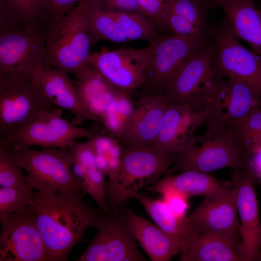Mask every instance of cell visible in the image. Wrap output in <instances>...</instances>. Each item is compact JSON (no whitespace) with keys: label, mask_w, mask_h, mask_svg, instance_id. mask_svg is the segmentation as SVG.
<instances>
[{"label":"cell","mask_w":261,"mask_h":261,"mask_svg":"<svg viewBox=\"0 0 261 261\" xmlns=\"http://www.w3.org/2000/svg\"><path fill=\"white\" fill-rule=\"evenodd\" d=\"M81 193L52 188L33 191L30 205L47 261H67L73 247L84 241L87 229H96L107 217L84 202Z\"/></svg>","instance_id":"1"},{"label":"cell","mask_w":261,"mask_h":261,"mask_svg":"<svg viewBox=\"0 0 261 261\" xmlns=\"http://www.w3.org/2000/svg\"><path fill=\"white\" fill-rule=\"evenodd\" d=\"M44 27V64L76 76L88 66L92 45L83 1L67 14L49 18Z\"/></svg>","instance_id":"2"},{"label":"cell","mask_w":261,"mask_h":261,"mask_svg":"<svg viewBox=\"0 0 261 261\" xmlns=\"http://www.w3.org/2000/svg\"><path fill=\"white\" fill-rule=\"evenodd\" d=\"M207 129L196 136L189 146L180 154L164 174L193 170L208 173L221 168L250 169V159L226 124L209 120Z\"/></svg>","instance_id":"3"},{"label":"cell","mask_w":261,"mask_h":261,"mask_svg":"<svg viewBox=\"0 0 261 261\" xmlns=\"http://www.w3.org/2000/svg\"><path fill=\"white\" fill-rule=\"evenodd\" d=\"M177 158L153 145L123 147L116 177L105 182L110 210L126 207V202L133 195L156 182Z\"/></svg>","instance_id":"4"},{"label":"cell","mask_w":261,"mask_h":261,"mask_svg":"<svg viewBox=\"0 0 261 261\" xmlns=\"http://www.w3.org/2000/svg\"><path fill=\"white\" fill-rule=\"evenodd\" d=\"M0 1V76L26 80L44 63V25L28 27Z\"/></svg>","instance_id":"5"},{"label":"cell","mask_w":261,"mask_h":261,"mask_svg":"<svg viewBox=\"0 0 261 261\" xmlns=\"http://www.w3.org/2000/svg\"><path fill=\"white\" fill-rule=\"evenodd\" d=\"M210 41L158 33L147 46L148 59L140 87L146 96L163 94L186 63Z\"/></svg>","instance_id":"6"},{"label":"cell","mask_w":261,"mask_h":261,"mask_svg":"<svg viewBox=\"0 0 261 261\" xmlns=\"http://www.w3.org/2000/svg\"><path fill=\"white\" fill-rule=\"evenodd\" d=\"M9 149L13 151L17 163L26 171L27 181L34 189L52 188L58 191L84 193L73 173L72 159L68 148H44L41 150L29 147Z\"/></svg>","instance_id":"7"},{"label":"cell","mask_w":261,"mask_h":261,"mask_svg":"<svg viewBox=\"0 0 261 261\" xmlns=\"http://www.w3.org/2000/svg\"><path fill=\"white\" fill-rule=\"evenodd\" d=\"M60 108L43 112L30 122L3 138L0 146H41L44 148H68L81 138L91 139L97 135L92 130L80 127L64 119Z\"/></svg>","instance_id":"8"},{"label":"cell","mask_w":261,"mask_h":261,"mask_svg":"<svg viewBox=\"0 0 261 261\" xmlns=\"http://www.w3.org/2000/svg\"><path fill=\"white\" fill-rule=\"evenodd\" d=\"M212 40L214 73L241 81L261 94V56L242 45L226 18L214 25Z\"/></svg>","instance_id":"9"},{"label":"cell","mask_w":261,"mask_h":261,"mask_svg":"<svg viewBox=\"0 0 261 261\" xmlns=\"http://www.w3.org/2000/svg\"><path fill=\"white\" fill-rule=\"evenodd\" d=\"M55 108L58 107L26 80L0 76V139Z\"/></svg>","instance_id":"10"},{"label":"cell","mask_w":261,"mask_h":261,"mask_svg":"<svg viewBox=\"0 0 261 261\" xmlns=\"http://www.w3.org/2000/svg\"><path fill=\"white\" fill-rule=\"evenodd\" d=\"M210 111L204 93L187 101L169 104L158 136L153 146L178 156L196 136V130L209 120Z\"/></svg>","instance_id":"11"},{"label":"cell","mask_w":261,"mask_h":261,"mask_svg":"<svg viewBox=\"0 0 261 261\" xmlns=\"http://www.w3.org/2000/svg\"><path fill=\"white\" fill-rule=\"evenodd\" d=\"M110 210L76 261H145L127 222L125 209Z\"/></svg>","instance_id":"12"},{"label":"cell","mask_w":261,"mask_h":261,"mask_svg":"<svg viewBox=\"0 0 261 261\" xmlns=\"http://www.w3.org/2000/svg\"><path fill=\"white\" fill-rule=\"evenodd\" d=\"M0 261H47L34 209L0 218Z\"/></svg>","instance_id":"13"},{"label":"cell","mask_w":261,"mask_h":261,"mask_svg":"<svg viewBox=\"0 0 261 261\" xmlns=\"http://www.w3.org/2000/svg\"><path fill=\"white\" fill-rule=\"evenodd\" d=\"M148 56L147 47H122L109 50L103 46L91 53L87 65L119 91L126 93L140 87Z\"/></svg>","instance_id":"14"},{"label":"cell","mask_w":261,"mask_h":261,"mask_svg":"<svg viewBox=\"0 0 261 261\" xmlns=\"http://www.w3.org/2000/svg\"><path fill=\"white\" fill-rule=\"evenodd\" d=\"M205 91L210 110L209 120L225 124L242 118L261 104V94L254 88L218 74H214Z\"/></svg>","instance_id":"15"},{"label":"cell","mask_w":261,"mask_h":261,"mask_svg":"<svg viewBox=\"0 0 261 261\" xmlns=\"http://www.w3.org/2000/svg\"><path fill=\"white\" fill-rule=\"evenodd\" d=\"M256 177L250 169H233L231 182L236 191L240 218V253L243 261H254L261 251V223L255 192Z\"/></svg>","instance_id":"16"},{"label":"cell","mask_w":261,"mask_h":261,"mask_svg":"<svg viewBox=\"0 0 261 261\" xmlns=\"http://www.w3.org/2000/svg\"><path fill=\"white\" fill-rule=\"evenodd\" d=\"M185 221L188 231L187 237L240 233L233 186L232 189L224 195L204 197L198 207L186 217Z\"/></svg>","instance_id":"17"},{"label":"cell","mask_w":261,"mask_h":261,"mask_svg":"<svg viewBox=\"0 0 261 261\" xmlns=\"http://www.w3.org/2000/svg\"><path fill=\"white\" fill-rule=\"evenodd\" d=\"M26 80L35 86L57 107L73 115L72 123L74 124L80 125L87 120L101 122L99 118L86 108L75 85L64 71L44 64Z\"/></svg>","instance_id":"18"},{"label":"cell","mask_w":261,"mask_h":261,"mask_svg":"<svg viewBox=\"0 0 261 261\" xmlns=\"http://www.w3.org/2000/svg\"><path fill=\"white\" fill-rule=\"evenodd\" d=\"M169 105L164 95L156 93L142 98L123 127L120 138L125 146L153 145Z\"/></svg>","instance_id":"19"},{"label":"cell","mask_w":261,"mask_h":261,"mask_svg":"<svg viewBox=\"0 0 261 261\" xmlns=\"http://www.w3.org/2000/svg\"><path fill=\"white\" fill-rule=\"evenodd\" d=\"M213 52L211 40L183 66L163 94L169 104L184 102L203 93L214 75Z\"/></svg>","instance_id":"20"},{"label":"cell","mask_w":261,"mask_h":261,"mask_svg":"<svg viewBox=\"0 0 261 261\" xmlns=\"http://www.w3.org/2000/svg\"><path fill=\"white\" fill-rule=\"evenodd\" d=\"M240 233L188 236L181 243V261H243Z\"/></svg>","instance_id":"21"},{"label":"cell","mask_w":261,"mask_h":261,"mask_svg":"<svg viewBox=\"0 0 261 261\" xmlns=\"http://www.w3.org/2000/svg\"><path fill=\"white\" fill-rule=\"evenodd\" d=\"M130 230L152 261H169L181 251V239L164 232L138 215L126 207Z\"/></svg>","instance_id":"22"},{"label":"cell","mask_w":261,"mask_h":261,"mask_svg":"<svg viewBox=\"0 0 261 261\" xmlns=\"http://www.w3.org/2000/svg\"><path fill=\"white\" fill-rule=\"evenodd\" d=\"M232 188L231 181L221 183L208 173L188 170L182 171L178 174L166 175L144 189L154 193H160L166 188H172L188 197L192 196L204 197L224 195Z\"/></svg>","instance_id":"23"},{"label":"cell","mask_w":261,"mask_h":261,"mask_svg":"<svg viewBox=\"0 0 261 261\" xmlns=\"http://www.w3.org/2000/svg\"><path fill=\"white\" fill-rule=\"evenodd\" d=\"M221 8L234 35L261 56V8L254 0H229Z\"/></svg>","instance_id":"24"},{"label":"cell","mask_w":261,"mask_h":261,"mask_svg":"<svg viewBox=\"0 0 261 261\" xmlns=\"http://www.w3.org/2000/svg\"><path fill=\"white\" fill-rule=\"evenodd\" d=\"M75 78V88L84 105L100 118L120 91L88 66Z\"/></svg>","instance_id":"25"},{"label":"cell","mask_w":261,"mask_h":261,"mask_svg":"<svg viewBox=\"0 0 261 261\" xmlns=\"http://www.w3.org/2000/svg\"><path fill=\"white\" fill-rule=\"evenodd\" d=\"M91 44L105 40L117 43L129 42L109 11L94 0L83 1Z\"/></svg>","instance_id":"26"},{"label":"cell","mask_w":261,"mask_h":261,"mask_svg":"<svg viewBox=\"0 0 261 261\" xmlns=\"http://www.w3.org/2000/svg\"><path fill=\"white\" fill-rule=\"evenodd\" d=\"M131 198L137 200L157 226L166 233L179 237L181 241L188 235L185 218H178L162 199L157 200L137 192Z\"/></svg>","instance_id":"27"},{"label":"cell","mask_w":261,"mask_h":261,"mask_svg":"<svg viewBox=\"0 0 261 261\" xmlns=\"http://www.w3.org/2000/svg\"><path fill=\"white\" fill-rule=\"evenodd\" d=\"M165 10L184 18L204 36L212 39L214 25L208 12L213 6L208 0H165Z\"/></svg>","instance_id":"28"},{"label":"cell","mask_w":261,"mask_h":261,"mask_svg":"<svg viewBox=\"0 0 261 261\" xmlns=\"http://www.w3.org/2000/svg\"><path fill=\"white\" fill-rule=\"evenodd\" d=\"M110 12L117 21L129 41L141 40L150 42L159 33L153 22L143 14L124 12Z\"/></svg>","instance_id":"29"},{"label":"cell","mask_w":261,"mask_h":261,"mask_svg":"<svg viewBox=\"0 0 261 261\" xmlns=\"http://www.w3.org/2000/svg\"><path fill=\"white\" fill-rule=\"evenodd\" d=\"M33 188L27 181L17 187L0 188V218L18 213L30 205Z\"/></svg>","instance_id":"30"},{"label":"cell","mask_w":261,"mask_h":261,"mask_svg":"<svg viewBox=\"0 0 261 261\" xmlns=\"http://www.w3.org/2000/svg\"><path fill=\"white\" fill-rule=\"evenodd\" d=\"M23 168L16 161L13 151L0 146V185L9 188L22 185L27 182Z\"/></svg>","instance_id":"31"},{"label":"cell","mask_w":261,"mask_h":261,"mask_svg":"<svg viewBox=\"0 0 261 261\" xmlns=\"http://www.w3.org/2000/svg\"><path fill=\"white\" fill-rule=\"evenodd\" d=\"M104 173L97 167L89 169L79 180L83 192L89 194L99 208L108 214L110 211L105 193Z\"/></svg>","instance_id":"32"},{"label":"cell","mask_w":261,"mask_h":261,"mask_svg":"<svg viewBox=\"0 0 261 261\" xmlns=\"http://www.w3.org/2000/svg\"><path fill=\"white\" fill-rule=\"evenodd\" d=\"M16 18L28 27L44 25V0H5Z\"/></svg>","instance_id":"33"},{"label":"cell","mask_w":261,"mask_h":261,"mask_svg":"<svg viewBox=\"0 0 261 261\" xmlns=\"http://www.w3.org/2000/svg\"><path fill=\"white\" fill-rule=\"evenodd\" d=\"M68 148L72 159L73 173L79 181L87 170L97 167L96 152L90 139L82 143L75 141Z\"/></svg>","instance_id":"34"},{"label":"cell","mask_w":261,"mask_h":261,"mask_svg":"<svg viewBox=\"0 0 261 261\" xmlns=\"http://www.w3.org/2000/svg\"><path fill=\"white\" fill-rule=\"evenodd\" d=\"M226 124L236 137L261 133V104L242 118Z\"/></svg>","instance_id":"35"},{"label":"cell","mask_w":261,"mask_h":261,"mask_svg":"<svg viewBox=\"0 0 261 261\" xmlns=\"http://www.w3.org/2000/svg\"><path fill=\"white\" fill-rule=\"evenodd\" d=\"M137 1L141 13L153 22L157 31H169L165 16V0Z\"/></svg>","instance_id":"36"},{"label":"cell","mask_w":261,"mask_h":261,"mask_svg":"<svg viewBox=\"0 0 261 261\" xmlns=\"http://www.w3.org/2000/svg\"><path fill=\"white\" fill-rule=\"evenodd\" d=\"M165 16L169 32L180 36L211 40L204 36L192 24L181 16L165 10Z\"/></svg>","instance_id":"37"},{"label":"cell","mask_w":261,"mask_h":261,"mask_svg":"<svg viewBox=\"0 0 261 261\" xmlns=\"http://www.w3.org/2000/svg\"><path fill=\"white\" fill-rule=\"evenodd\" d=\"M161 199L179 218L183 219L186 217V213L189 208L188 197L181 192L172 189L166 188L160 192Z\"/></svg>","instance_id":"38"},{"label":"cell","mask_w":261,"mask_h":261,"mask_svg":"<svg viewBox=\"0 0 261 261\" xmlns=\"http://www.w3.org/2000/svg\"><path fill=\"white\" fill-rule=\"evenodd\" d=\"M85 0H44V20L58 15H64L73 10L78 4Z\"/></svg>","instance_id":"39"},{"label":"cell","mask_w":261,"mask_h":261,"mask_svg":"<svg viewBox=\"0 0 261 261\" xmlns=\"http://www.w3.org/2000/svg\"><path fill=\"white\" fill-rule=\"evenodd\" d=\"M107 11L141 14L137 0H94Z\"/></svg>","instance_id":"40"},{"label":"cell","mask_w":261,"mask_h":261,"mask_svg":"<svg viewBox=\"0 0 261 261\" xmlns=\"http://www.w3.org/2000/svg\"><path fill=\"white\" fill-rule=\"evenodd\" d=\"M214 7H219L222 8V6L229 0H208Z\"/></svg>","instance_id":"41"},{"label":"cell","mask_w":261,"mask_h":261,"mask_svg":"<svg viewBox=\"0 0 261 261\" xmlns=\"http://www.w3.org/2000/svg\"><path fill=\"white\" fill-rule=\"evenodd\" d=\"M254 261H261V251L256 256Z\"/></svg>","instance_id":"42"},{"label":"cell","mask_w":261,"mask_h":261,"mask_svg":"<svg viewBox=\"0 0 261 261\" xmlns=\"http://www.w3.org/2000/svg\"></svg>","instance_id":"43"}]
</instances>
